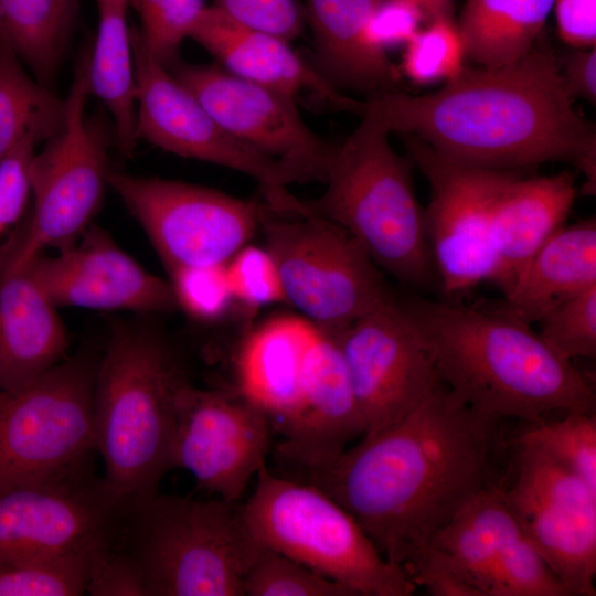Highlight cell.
<instances>
[{
	"label": "cell",
	"instance_id": "836d02e7",
	"mask_svg": "<svg viewBox=\"0 0 596 596\" xmlns=\"http://www.w3.org/2000/svg\"><path fill=\"white\" fill-rule=\"evenodd\" d=\"M244 596H355L347 586L260 546L243 583Z\"/></svg>",
	"mask_w": 596,
	"mask_h": 596
},
{
	"label": "cell",
	"instance_id": "52a82bcc",
	"mask_svg": "<svg viewBox=\"0 0 596 596\" xmlns=\"http://www.w3.org/2000/svg\"><path fill=\"white\" fill-rule=\"evenodd\" d=\"M241 504L258 545L336 581L355 596H409L416 585L376 549L356 520L317 487L264 465Z\"/></svg>",
	"mask_w": 596,
	"mask_h": 596
},
{
	"label": "cell",
	"instance_id": "2e32d148",
	"mask_svg": "<svg viewBox=\"0 0 596 596\" xmlns=\"http://www.w3.org/2000/svg\"><path fill=\"white\" fill-rule=\"evenodd\" d=\"M336 334L363 435L398 422L444 385L428 345L396 296Z\"/></svg>",
	"mask_w": 596,
	"mask_h": 596
},
{
	"label": "cell",
	"instance_id": "9c48e42d",
	"mask_svg": "<svg viewBox=\"0 0 596 596\" xmlns=\"http://www.w3.org/2000/svg\"><path fill=\"white\" fill-rule=\"evenodd\" d=\"M88 95L86 58L65 98L63 129L32 159V213L22 236L0 254V273L25 266L47 248L74 244L103 202L109 142L103 121L85 115Z\"/></svg>",
	"mask_w": 596,
	"mask_h": 596
},
{
	"label": "cell",
	"instance_id": "ac0fdd59",
	"mask_svg": "<svg viewBox=\"0 0 596 596\" xmlns=\"http://www.w3.org/2000/svg\"><path fill=\"white\" fill-rule=\"evenodd\" d=\"M169 70L235 139L298 169L308 181L324 180L336 146L309 128L296 98L235 76L219 64L178 61Z\"/></svg>",
	"mask_w": 596,
	"mask_h": 596
},
{
	"label": "cell",
	"instance_id": "d6986e66",
	"mask_svg": "<svg viewBox=\"0 0 596 596\" xmlns=\"http://www.w3.org/2000/svg\"><path fill=\"white\" fill-rule=\"evenodd\" d=\"M25 266L56 307L141 313L178 308L170 283L146 270L96 225L55 256L42 254Z\"/></svg>",
	"mask_w": 596,
	"mask_h": 596
},
{
	"label": "cell",
	"instance_id": "6da1fadb",
	"mask_svg": "<svg viewBox=\"0 0 596 596\" xmlns=\"http://www.w3.org/2000/svg\"><path fill=\"white\" fill-rule=\"evenodd\" d=\"M502 422L468 406L444 384L353 447L295 467L300 473L294 479L339 503L405 572L469 499L502 478Z\"/></svg>",
	"mask_w": 596,
	"mask_h": 596
},
{
	"label": "cell",
	"instance_id": "7a4b0ae2",
	"mask_svg": "<svg viewBox=\"0 0 596 596\" xmlns=\"http://www.w3.org/2000/svg\"><path fill=\"white\" fill-rule=\"evenodd\" d=\"M554 54L538 44L499 67H468L424 95L368 97L361 115L455 160L492 170L574 166L595 191L596 130L574 108Z\"/></svg>",
	"mask_w": 596,
	"mask_h": 596
},
{
	"label": "cell",
	"instance_id": "3957f363",
	"mask_svg": "<svg viewBox=\"0 0 596 596\" xmlns=\"http://www.w3.org/2000/svg\"><path fill=\"white\" fill-rule=\"evenodd\" d=\"M400 300L443 383L479 413L531 424L551 413L595 412L590 377L500 301Z\"/></svg>",
	"mask_w": 596,
	"mask_h": 596
},
{
	"label": "cell",
	"instance_id": "7bdbcfd3",
	"mask_svg": "<svg viewBox=\"0 0 596 596\" xmlns=\"http://www.w3.org/2000/svg\"><path fill=\"white\" fill-rule=\"evenodd\" d=\"M86 594L91 596H147L137 566L119 546L91 561Z\"/></svg>",
	"mask_w": 596,
	"mask_h": 596
},
{
	"label": "cell",
	"instance_id": "e0dca14e",
	"mask_svg": "<svg viewBox=\"0 0 596 596\" xmlns=\"http://www.w3.org/2000/svg\"><path fill=\"white\" fill-rule=\"evenodd\" d=\"M270 428L266 414L237 391L187 381L177 395L172 467L188 470L199 489L238 503L266 465Z\"/></svg>",
	"mask_w": 596,
	"mask_h": 596
},
{
	"label": "cell",
	"instance_id": "5b68a950",
	"mask_svg": "<svg viewBox=\"0 0 596 596\" xmlns=\"http://www.w3.org/2000/svg\"><path fill=\"white\" fill-rule=\"evenodd\" d=\"M336 146L323 193L306 207L345 230L381 270L419 290L439 287L425 209L413 184L409 159L366 115Z\"/></svg>",
	"mask_w": 596,
	"mask_h": 596
},
{
	"label": "cell",
	"instance_id": "f35d334b",
	"mask_svg": "<svg viewBox=\"0 0 596 596\" xmlns=\"http://www.w3.org/2000/svg\"><path fill=\"white\" fill-rule=\"evenodd\" d=\"M169 276L178 307L192 318L217 320L234 304L226 264L182 267Z\"/></svg>",
	"mask_w": 596,
	"mask_h": 596
},
{
	"label": "cell",
	"instance_id": "ba28073f",
	"mask_svg": "<svg viewBox=\"0 0 596 596\" xmlns=\"http://www.w3.org/2000/svg\"><path fill=\"white\" fill-rule=\"evenodd\" d=\"M259 227L285 301L318 329L341 331L395 296L361 245L304 201L291 213L264 202Z\"/></svg>",
	"mask_w": 596,
	"mask_h": 596
},
{
	"label": "cell",
	"instance_id": "f6af8a7d",
	"mask_svg": "<svg viewBox=\"0 0 596 596\" xmlns=\"http://www.w3.org/2000/svg\"><path fill=\"white\" fill-rule=\"evenodd\" d=\"M561 39L575 49L595 47L596 0H554Z\"/></svg>",
	"mask_w": 596,
	"mask_h": 596
},
{
	"label": "cell",
	"instance_id": "8992f818",
	"mask_svg": "<svg viewBox=\"0 0 596 596\" xmlns=\"http://www.w3.org/2000/svg\"><path fill=\"white\" fill-rule=\"evenodd\" d=\"M120 547L147 596H244L260 550L241 504L159 492L129 510Z\"/></svg>",
	"mask_w": 596,
	"mask_h": 596
},
{
	"label": "cell",
	"instance_id": "277c9868",
	"mask_svg": "<svg viewBox=\"0 0 596 596\" xmlns=\"http://www.w3.org/2000/svg\"><path fill=\"white\" fill-rule=\"evenodd\" d=\"M187 381L161 334L129 323L114 328L96 368L94 434L104 478L129 510L156 494L173 469L177 395Z\"/></svg>",
	"mask_w": 596,
	"mask_h": 596
},
{
	"label": "cell",
	"instance_id": "f546056e",
	"mask_svg": "<svg viewBox=\"0 0 596 596\" xmlns=\"http://www.w3.org/2000/svg\"><path fill=\"white\" fill-rule=\"evenodd\" d=\"M77 0H0V43L50 87L65 53Z\"/></svg>",
	"mask_w": 596,
	"mask_h": 596
},
{
	"label": "cell",
	"instance_id": "484cf974",
	"mask_svg": "<svg viewBox=\"0 0 596 596\" xmlns=\"http://www.w3.org/2000/svg\"><path fill=\"white\" fill-rule=\"evenodd\" d=\"M596 286V221L558 228L534 254L500 302L532 324L557 302Z\"/></svg>",
	"mask_w": 596,
	"mask_h": 596
},
{
	"label": "cell",
	"instance_id": "bcb514c9",
	"mask_svg": "<svg viewBox=\"0 0 596 596\" xmlns=\"http://www.w3.org/2000/svg\"><path fill=\"white\" fill-rule=\"evenodd\" d=\"M561 74L573 98H583L590 104L596 102V50L575 49L564 64Z\"/></svg>",
	"mask_w": 596,
	"mask_h": 596
},
{
	"label": "cell",
	"instance_id": "8d00e7d4",
	"mask_svg": "<svg viewBox=\"0 0 596 596\" xmlns=\"http://www.w3.org/2000/svg\"><path fill=\"white\" fill-rule=\"evenodd\" d=\"M140 21L138 35L166 67L178 62L182 42L207 7L204 0H128Z\"/></svg>",
	"mask_w": 596,
	"mask_h": 596
},
{
	"label": "cell",
	"instance_id": "ab89813d",
	"mask_svg": "<svg viewBox=\"0 0 596 596\" xmlns=\"http://www.w3.org/2000/svg\"><path fill=\"white\" fill-rule=\"evenodd\" d=\"M234 302L255 310L286 302L276 264L265 247L244 245L226 263Z\"/></svg>",
	"mask_w": 596,
	"mask_h": 596
},
{
	"label": "cell",
	"instance_id": "cb8c5ba5",
	"mask_svg": "<svg viewBox=\"0 0 596 596\" xmlns=\"http://www.w3.org/2000/svg\"><path fill=\"white\" fill-rule=\"evenodd\" d=\"M56 308L28 266L0 273V392L60 363L68 340Z\"/></svg>",
	"mask_w": 596,
	"mask_h": 596
},
{
	"label": "cell",
	"instance_id": "e575fe53",
	"mask_svg": "<svg viewBox=\"0 0 596 596\" xmlns=\"http://www.w3.org/2000/svg\"><path fill=\"white\" fill-rule=\"evenodd\" d=\"M465 45L455 20H435L405 44L402 70L419 85L446 82L465 66Z\"/></svg>",
	"mask_w": 596,
	"mask_h": 596
},
{
	"label": "cell",
	"instance_id": "9a60e30c",
	"mask_svg": "<svg viewBox=\"0 0 596 596\" xmlns=\"http://www.w3.org/2000/svg\"><path fill=\"white\" fill-rule=\"evenodd\" d=\"M515 450L502 482L524 535L571 596L596 595V489L531 443Z\"/></svg>",
	"mask_w": 596,
	"mask_h": 596
},
{
	"label": "cell",
	"instance_id": "ffe728a7",
	"mask_svg": "<svg viewBox=\"0 0 596 596\" xmlns=\"http://www.w3.org/2000/svg\"><path fill=\"white\" fill-rule=\"evenodd\" d=\"M364 432L337 334L318 329L306 359L300 409L276 453L292 467L307 466L337 456Z\"/></svg>",
	"mask_w": 596,
	"mask_h": 596
},
{
	"label": "cell",
	"instance_id": "83f0119b",
	"mask_svg": "<svg viewBox=\"0 0 596 596\" xmlns=\"http://www.w3.org/2000/svg\"><path fill=\"white\" fill-rule=\"evenodd\" d=\"M98 29L87 58L89 94L111 115L117 145L125 155L137 146L136 76L126 12L128 0H97Z\"/></svg>",
	"mask_w": 596,
	"mask_h": 596
},
{
	"label": "cell",
	"instance_id": "7dc6e473",
	"mask_svg": "<svg viewBox=\"0 0 596 596\" xmlns=\"http://www.w3.org/2000/svg\"><path fill=\"white\" fill-rule=\"evenodd\" d=\"M422 10L425 21L455 20L454 0H413Z\"/></svg>",
	"mask_w": 596,
	"mask_h": 596
},
{
	"label": "cell",
	"instance_id": "5bb4252c",
	"mask_svg": "<svg viewBox=\"0 0 596 596\" xmlns=\"http://www.w3.org/2000/svg\"><path fill=\"white\" fill-rule=\"evenodd\" d=\"M403 137L408 159L429 185L425 221L439 289L450 296L491 283L492 210L499 193L518 171L464 163L416 137Z\"/></svg>",
	"mask_w": 596,
	"mask_h": 596
},
{
	"label": "cell",
	"instance_id": "4316f807",
	"mask_svg": "<svg viewBox=\"0 0 596 596\" xmlns=\"http://www.w3.org/2000/svg\"><path fill=\"white\" fill-rule=\"evenodd\" d=\"M502 479L469 499L429 546L478 596H485L487 581L499 557L523 533Z\"/></svg>",
	"mask_w": 596,
	"mask_h": 596
},
{
	"label": "cell",
	"instance_id": "4fadbf2b",
	"mask_svg": "<svg viewBox=\"0 0 596 596\" xmlns=\"http://www.w3.org/2000/svg\"><path fill=\"white\" fill-rule=\"evenodd\" d=\"M136 76L138 139L170 153L224 167L254 179L276 206L287 187L308 182L298 169L269 158L226 132L194 94L145 47L130 29Z\"/></svg>",
	"mask_w": 596,
	"mask_h": 596
},
{
	"label": "cell",
	"instance_id": "8fae6325",
	"mask_svg": "<svg viewBox=\"0 0 596 596\" xmlns=\"http://www.w3.org/2000/svg\"><path fill=\"white\" fill-rule=\"evenodd\" d=\"M129 512L93 461L0 492V562L78 555L121 543Z\"/></svg>",
	"mask_w": 596,
	"mask_h": 596
},
{
	"label": "cell",
	"instance_id": "603a6c76",
	"mask_svg": "<svg viewBox=\"0 0 596 596\" xmlns=\"http://www.w3.org/2000/svg\"><path fill=\"white\" fill-rule=\"evenodd\" d=\"M318 329L301 316L272 317L247 333L236 355V391L284 434L301 404L308 351Z\"/></svg>",
	"mask_w": 596,
	"mask_h": 596
},
{
	"label": "cell",
	"instance_id": "b9f144b4",
	"mask_svg": "<svg viewBox=\"0 0 596 596\" xmlns=\"http://www.w3.org/2000/svg\"><path fill=\"white\" fill-rule=\"evenodd\" d=\"M39 142L28 138L0 159V238L21 217L31 193L30 167Z\"/></svg>",
	"mask_w": 596,
	"mask_h": 596
},
{
	"label": "cell",
	"instance_id": "f1b7e54d",
	"mask_svg": "<svg viewBox=\"0 0 596 596\" xmlns=\"http://www.w3.org/2000/svg\"><path fill=\"white\" fill-rule=\"evenodd\" d=\"M554 0H467L456 22L466 57L499 67L525 56L553 9Z\"/></svg>",
	"mask_w": 596,
	"mask_h": 596
},
{
	"label": "cell",
	"instance_id": "d6a6232c",
	"mask_svg": "<svg viewBox=\"0 0 596 596\" xmlns=\"http://www.w3.org/2000/svg\"><path fill=\"white\" fill-rule=\"evenodd\" d=\"M91 558L78 555L0 562V596L86 594Z\"/></svg>",
	"mask_w": 596,
	"mask_h": 596
},
{
	"label": "cell",
	"instance_id": "30bf717a",
	"mask_svg": "<svg viewBox=\"0 0 596 596\" xmlns=\"http://www.w3.org/2000/svg\"><path fill=\"white\" fill-rule=\"evenodd\" d=\"M97 363L77 355L0 392V492L93 461Z\"/></svg>",
	"mask_w": 596,
	"mask_h": 596
},
{
	"label": "cell",
	"instance_id": "1f68e13d",
	"mask_svg": "<svg viewBox=\"0 0 596 596\" xmlns=\"http://www.w3.org/2000/svg\"><path fill=\"white\" fill-rule=\"evenodd\" d=\"M531 443L596 489L595 412H571L531 423L518 437Z\"/></svg>",
	"mask_w": 596,
	"mask_h": 596
},
{
	"label": "cell",
	"instance_id": "ee69618b",
	"mask_svg": "<svg viewBox=\"0 0 596 596\" xmlns=\"http://www.w3.org/2000/svg\"><path fill=\"white\" fill-rule=\"evenodd\" d=\"M425 21L421 8L413 0H380L368 26L370 44L377 51L406 44Z\"/></svg>",
	"mask_w": 596,
	"mask_h": 596
},
{
	"label": "cell",
	"instance_id": "7c38bea8",
	"mask_svg": "<svg viewBox=\"0 0 596 596\" xmlns=\"http://www.w3.org/2000/svg\"><path fill=\"white\" fill-rule=\"evenodd\" d=\"M109 187L141 225L168 274L226 264L260 225L264 202L203 185L110 170Z\"/></svg>",
	"mask_w": 596,
	"mask_h": 596
},
{
	"label": "cell",
	"instance_id": "d590c367",
	"mask_svg": "<svg viewBox=\"0 0 596 596\" xmlns=\"http://www.w3.org/2000/svg\"><path fill=\"white\" fill-rule=\"evenodd\" d=\"M485 596H571V593L522 533L496 563Z\"/></svg>",
	"mask_w": 596,
	"mask_h": 596
},
{
	"label": "cell",
	"instance_id": "44dd1931",
	"mask_svg": "<svg viewBox=\"0 0 596 596\" xmlns=\"http://www.w3.org/2000/svg\"><path fill=\"white\" fill-rule=\"evenodd\" d=\"M190 39L204 47L217 64L246 81L297 97H311L340 110L362 114L364 102L343 94L300 57L289 42L241 24L213 6L195 22Z\"/></svg>",
	"mask_w": 596,
	"mask_h": 596
},
{
	"label": "cell",
	"instance_id": "60d3db41",
	"mask_svg": "<svg viewBox=\"0 0 596 596\" xmlns=\"http://www.w3.org/2000/svg\"><path fill=\"white\" fill-rule=\"evenodd\" d=\"M213 7L241 24L288 42L304 28L305 15L296 0H214Z\"/></svg>",
	"mask_w": 596,
	"mask_h": 596
},
{
	"label": "cell",
	"instance_id": "d4e9b609",
	"mask_svg": "<svg viewBox=\"0 0 596 596\" xmlns=\"http://www.w3.org/2000/svg\"><path fill=\"white\" fill-rule=\"evenodd\" d=\"M380 0H308L316 65L333 86L368 97L393 91L397 72L387 53L375 50L368 26Z\"/></svg>",
	"mask_w": 596,
	"mask_h": 596
},
{
	"label": "cell",
	"instance_id": "7402d4cb",
	"mask_svg": "<svg viewBox=\"0 0 596 596\" xmlns=\"http://www.w3.org/2000/svg\"><path fill=\"white\" fill-rule=\"evenodd\" d=\"M576 194L575 177L570 172L530 178L518 172L503 187L490 222L491 283L503 296L540 247L564 225Z\"/></svg>",
	"mask_w": 596,
	"mask_h": 596
},
{
	"label": "cell",
	"instance_id": "74e56055",
	"mask_svg": "<svg viewBox=\"0 0 596 596\" xmlns=\"http://www.w3.org/2000/svg\"><path fill=\"white\" fill-rule=\"evenodd\" d=\"M540 337L562 358L596 355V286L573 295L550 308L539 320Z\"/></svg>",
	"mask_w": 596,
	"mask_h": 596
},
{
	"label": "cell",
	"instance_id": "4dcf8cb0",
	"mask_svg": "<svg viewBox=\"0 0 596 596\" xmlns=\"http://www.w3.org/2000/svg\"><path fill=\"white\" fill-rule=\"evenodd\" d=\"M65 120V99L31 77L15 52L0 43V159L28 138L45 142Z\"/></svg>",
	"mask_w": 596,
	"mask_h": 596
}]
</instances>
